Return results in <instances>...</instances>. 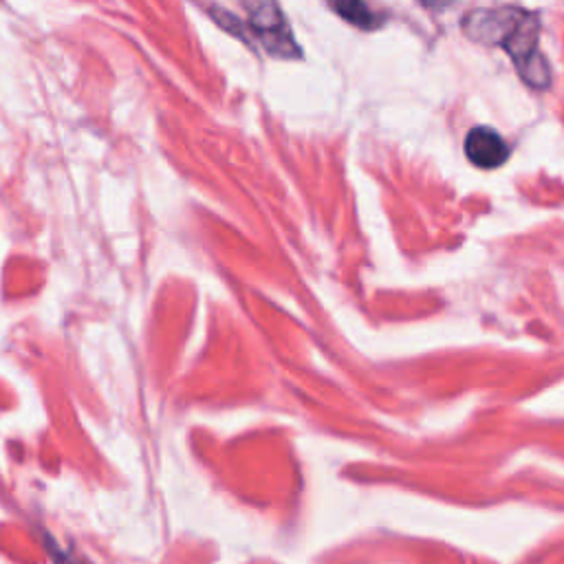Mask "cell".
I'll use <instances>...</instances> for the list:
<instances>
[{
    "instance_id": "7a4b0ae2",
    "label": "cell",
    "mask_w": 564,
    "mask_h": 564,
    "mask_svg": "<svg viewBox=\"0 0 564 564\" xmlns=\"http://www.w3.org/2000/svg\"><path fill=\"white\" fill-rule=\"evenodd\" d=\"M527 11L516 7H502V9H476L465 15L463 31L469 40L482 42V44H498L505 46V42L516 33Z\"/></svg>"
},
{
    "instance_id": "5b68a950",
    "label": "cell",
    "mask_w": 564,
    "mask_h": 564,
    "mask_svg": "<svg viewBox=\"0 0 564 564\" xmlns=\"http://www.w3.org/2000/svg\"><path fill=\"white\" fill-rule=\"evenodd\" d=\"M419 2L427 9H443V7L449 4V0H419Z\"/></svg>"
},
{
    "instance_id": "3957f363",
    "label": "cell",
    "mask_w": 564,
    "mask_h": 564,
    "mask_svg": "<svg viewBox=\"0 0 564 564\" xmlns=\"http://www.w3.org/2000/svg\"><path fill=\"white\" fill-rule=\"evenodd\" d=\"M465 154L478 167H498L507 161L509 148L505 139L491 128H474L465 139Z\"/></svg>"
},
{
    "instance_id": "8992f818",
    "label": "cell",
    "mask_w": 564,
    "mask_h": 564,
    "mask_svg": "<svg viewBox=\"0 0 564 564\" xmlns=\"http://www.w3.org/2000/svg\"><path fill=\"white\" fill-rule=\"evenodd\" d=\"M53 560L57 562V564H79V562H75V560H70V557H66L64 553H57V555H53Z\"/></svg>"
},
{
    "instance_id": "6da1fadb",
    "label": "cell",
    "mask_w": 564,
    "mask_h": 564,
    "mask_svg": "<svg viewBox=\"0 0 564 564\" xmlns=\"http://www.w3.org/2000/svg\"><path fill=\"white\" fill-rule=\"evenodd\" d=\"M242 4L253 37L269 55L280 59H295L302 55L278 0H242Z\"/></svg>"
},
{
    "instance_id": "277c9868",
    "label": "cell",
    "mask_w": 564,
    "mask_h": 564,
    "mask_svg": "<svg viewBox=\"0 0 564 564\" xmlns=\"http://www.w3.org/2000/svg\"><path fill=\"white\" fill-rule=\"evenodd\" d=\"M330 9L344 18L346 22L359 26V29H377L379 26V18L368 9V4L364 0H328Z\"/></svg>"
}]
</instances>
